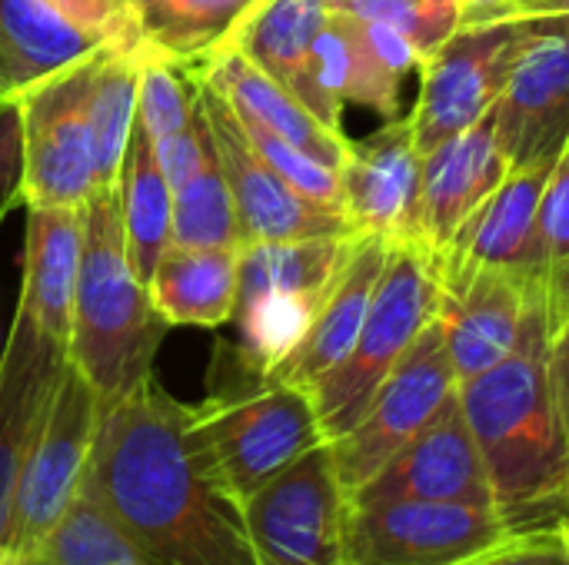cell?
<instances>
[{
    "label": "cell",
    "instance_id": "cell-12",
    "mask_svg": "<svg viewBox=\"0 0 569 565\" xmlns=\"http://www.w3.org/2000/svg\"><path fill=\"white\" fill-rule=\"evenodd\" d=\"M527 20L460 27L420 70V97L410 127L420 153L480 123L503 93L513 57L523 43Z\"/></svg>",
    "mask_w": 569,
    "mask_h": 565
},
{
    "label": "cell",
    "instance_id": "cell-10",
    "mask_svg": "<svg viewBox=\"0 0 569 565\" xmlns=\"http://www.w3.org/2000/svg\"><path fill=\"white\" fill-rule=\"evenodd\" d=\"M197 103L213 143V157L233 193L243 243H277V240H307V236H343L353 233L343 210L313 203L297 193L277 170H270L260 153L250 147L233 107L227 97L197 70Z\"/></svg>",
    "mask_w": 569,
    "mask_h": 565
},
{
    "label": "cell",
    "instance_id": "cell-5",
    "mask_svg": "<svg viewBox=\"0 0 569 565\" xmlns=\"http://www.w3.org/2000/svg\"><path fill=\"white\" fill-rule=\"evenodd\" d=\"M193 430L240 503L327 443L310 393L257 373L193 406Z\"/></svg>",
    "mask_w": 569,
    "mask_h": 565
},
{
    "label": "cell",
    "instance_id": "cell-11",
    "mask_svg": "<svg viewBox=\"0 0 569 565\" xmlns=\"http://www.w3.org/2000/svg\"><path fill=\"white\" fill-rule=\"evenodd\" d=\"M100 420V396L87 376L67 360L53 390L43 430L27 456V466L13 496L10 549L30 556L43 536L57 526L63 509L80 490L93 433Z\"/></svg>",
    "mask_w": 569,
    "mask_h": 565
},
{
    "label": "cell",
    "instance_id": "cell-44",
    "mask_svg": "<svg viewBox=\"0 0 569 565\" xmlns=\"http://www.w3.org/2000/svg\"><path fill=\"white\" fill-rule=\"evenodd\" d=\"M530 27L569 33V0H530L520 13Z\"/></svg>",
    "mask_w": 569,
    "mask_h": 565
},
{
    "label": "cell",
    "instance_id": "cell-20",
    "mask_svg": "<svg viewBox=\"0 0 569 565\" xmlns=\"http://www.w3.org/2000/svg\"><path fill=\"white\" fill-rule=\"evenodd\" d=\"M330 17L327 0H257L217 50H237L277 83H283L303 107L330 130L343 133V113H337L313 80V40ZM213 50V53H217ZM210 53V57H213Z\"/></svg>",
    "mask_w": 569,
    "mask_h": 565
},
{
    "label": "cell",
    "instance_id": "cell-8",
    "mask_svg": "<svg viewBox=\"0 0 569 565\" xmlns=\"http://www.w3.org/2000/svg\"><path fill=\"white\" fill-rule=\"evenodd\" d=\"M257 565H347V493L330 443L243 503Z\"/></svg>",
    "mask_w": 569,
    "mask_h": 565
},
{
    "label": "cell",
    "instance_id": "cell-27",
    "mask_svg": "<svg viewBox=\"0 0 569 565\" xmlns=\"http://www.w3.org/2000/svg\"><path fill=\"white\" fill-rule=\"evenodd\" d=\"M360 233L343 236H307L277 243H243L240 246V293L237 306L270 293L327 296L333 280Z\"/></svg>",
    "mask_w": 569,
    "mask_h": 565
},
{
    "label": "cell",
    "instance_id": "cell-6",
    "mask_svg": "<svg viewBox=\"0 0 569 565\" xmlns=\"http://www.w3.org/2000/svg\"><path fill=\"white\" fill-rule=\"evenodd\" d=\"M110 47L63 67L17 97L20 123V203L27 210H80L97 190L90 93Z\"/></svg>",
    "mask_w": 569,
    "mask_h": 565
},
{
    "label": "cell",
    "instance_id": "cell-48",
    "mask_svg": "<svg viewBox=\"0 0 569 565\" xmlns=\"http://www.w3.org/2000/svg\"><path fill=\"white\" fill-rule=\"evenodd\" d=\"M527 3H530V0H527ZM527 3H523V7H527Z\"/></svg>",
    "mask_w": 569,
    "mask_h": 565
},
{
    "label": "cell",
    "instance_id": "cell-28",
    "mask_svg": "<svg viewBox=\"0 0 569 565\" xmlns=\"http://www.w3.org/2000/svg\"><path fill=\"white\" fill-rule=\"evenodd\" d=\"M120 210H123V236L127 256L137 280L147 286L157 260L170 246V223H173V190L153 157L150 137L143 133L140 120L133 123L123 173H120Z\"/></svg>",
    "mask_w": 569,
    "mask_h": 565
},
{
    "label": "cell",
    "instance_id": "cell-7",
    "mask_svg": "<svg viewBox=\"0 0 569 565\" xmlns=\"http://www.w3.org/2000/svg\"><path fill=\"white\" fill-rule=\"evenodd\" d=\"M453 393L457 373L447 353L443 326L433 316L393 373L380 383L360 423L330 443L343 493L353 496L363 483H370L417 433L433 423Z\"/></svg>",
    "mask_w": 569,
    "mask_h": 565
},
{
    "label": "cell",
    "instance_id": "cell-32",
    "mask_svg": "<svg viewBox=\"0 0 569 565\" xmlns=\"http://www.w3.org/2000/svg\"><path fill=\"white\" fill-rule=\"evenodd\" d=\"M30 556L50 565H143L113 516L83 486Z\"/></svg>",
    "mask_w": 569,
    "mask_h": 565
},
{
    "label": "cell",
    "instance_id": "cell-2",
    "mask_svg": "<svg viewBox=\"0 0 569 565\" xmlns=\"http://www.w3.org/2000/svg\"><path fill=\"white\" fill-rule=\"evenodd\" d=\"M477 440L493 509L517 529L557 526L569 516V440L550 380V313L537 303L517 350L457 386Z\"/></svg>",
    "mask_w": 569,
    "mask_h": 565
},
{
    "label": "cell",
    "instance_id": "cell-26",
    "mask_svg": "<svg viewBox=\"0 0 569 565\" xmlns=\"http://www.w3.org/2000/svg\"><path fill=\"white\" fill-rule=\"evenodd\" d=\"M313 80L323 100L343 113V103L370 107L373 113L393 120L400 117V77L383 67L373 53L363 23L330 10L323 30L313 40Z\"/></svg>",
    "mask_w": 569,
    "mask_h": 565
},
{
    "label": "cell",
    "instance_id": "cell-31",
    "mask_svg": "<svg viewBox=\"0 0 569 565\" xmlns=\"http://www.w3.org/2000/svg\"><path fill=\"white\" fill-rule=\"evenodd\" d=\"M323 296L270 293L237 306L240 323V366L257 376H270L307 336Z\"/></svg>",
    "mask_w": 569,
    "mask_h": 565
},
{
    "label": "cell",
    "instance_id": "cell-22",
    "mask_svg": "<svg viewBox=\"0 0 569 565\" xmlns=\"http://www.w3.org/2000/svg\"><path fill=\"white\" fill-rule=\"evenodd\" d=\"M227 100L233 110L247 113L250 120L263 123L270 133L290 140L293 147L307 150L310 157L323 160L327 167L340 170L350 140L340 130H330L320 117H313L300 97H293L283 83H277L270 73H263L257 63H250L237 50H217L207 63L197 67Z\"/></svg>",
    "mask_w": 569,
    "mask_h": 565
},
{
    "label": "cell",
    "instance_id": "cell-15",
    "mask_svg": "<svg viewBox=\"0 0 569 565\" xmlns=\"http://www.w3.org/2000/svg\"><path fill=\"white\" fill-rule=\"evenodd\" d=\"M440 283L443 296L437 320L443 326L457 386L503 363L517 350L530 310L547 303L540 283L493 266L463 270Z\"/></svg>",
    "mask_w": 569,
    "mask_h": 565
},
{
    "label": "cell",
    "instance_id": "cell-42",
    "mask_svg": "<svg viewBox=\"0 0 569 565\" xmlns=\"http://www.w3.org/2000/svg\"><path fill=\"white\" fill-rule=\"evenodd\" d=\"M550 380L569 440V313L550 323Z\"/></svg>",
    "mask_w": 569,
    "mask_h": 565
},
{
    "label": "cell",
    "instance_id": "cell-21",
    "mask_svg": "<svg viewBox=\"0 0 569 565\" xmlns=\"http://www.w3.org/2000/svg\"><path fill=\"white\" fill-rule=\"evenodd\" d=\"M387 253H390V243H383L380 236H357L350 260L343 263L340 276L327 290L307 336L270 373V380L290 383V386H300L310 393L330 370H337L347 360V353L353 350L360 326L367 320Z\"/></svg>",
    "mask_w": 569,
    "mask_h": 565
},
{
    "label": "cell",
    "instance_id": "cell-16",
    "mask_svg": "<svg viewBox=\"0 0 569 565\" xmlns=\"http://www.w3.org/2000/svg\"><path fill=\"white\" fill-rule=\"evenodd\" d=\"M63 363L67 343L47 336L30 310L17 303L0 350V546H10L17 483L43 430Z\"/></svg>",
    "mask_w": 569,
    "mask_h": 565
},
{
    "label": "cell",
    "instance_id": "cell-9",
    "mask_svg": "<svg viewBox=\"0 0 569 565\" xmlns=\"http://www.w3.org/2000/svg\"><path fill=\"white\" fill-rule=\"evenodd\" d=\"M517 529L490 506L347 503V565H460Z\"/></svg>",
    "mask_w": 569,
    "mask_h": 565
},
{
    "label": "cell",
    "instance_id": "cell-46",
    "mask_svg": "<svg viewBox=\"0 0 569 565\" xmlns=\"http://www.w3.org/2000/svg\"><path fill=\"white\" fill-rule=\"evenodd\" d=\"M557 533H560V543H563V549L569 553V516H563V519L557 523Z\"/></svg>",
    "mask_w": 569,
    "mask_h": 565
},
{
    "label": "cell",
    "instance_id": "cell-18",
    "mask_svg": "<svg viewBox=\"0 0 569 565\" xmlns=\"http://www.w3.org/2000/svg\"><path fill=\"white\" fill-rule=\"evenodd\" d=\"M553 167H510L503 183L473 210L440 256V280L493 266L547 290V253L540 236V203Z\"/></svg>",
    "mask_w": 569,
    "mask_h": 565
},
{
    "label": "cell",
    "instance_id": "cell-41",
    "mask_svg": "<svg viewBox=\"0 0 569 565\" xmlns=\"http://www.w3.org/2000/svg\"><path fill=\"white\" fill-rule=\"evenodd\" d=\"M363 23V20H360ZM363 33L373 47V53L383 60V67L390 73H397L400 80L413 70H423V63L430 60L407 33L393 30V27H383V23H363Z\"/></svg>",
    "mask_w": 569,
    "mask_h": 565
},
{
    "label": "cell",
    "instance_id": "cell-43",
    "mask_svg": "<svg viewBox=\"0 0 569 565\" xmlns=\"http://www.w3.org/2000/svg\"><path fill=\"white\" fill-rule=\"evenodd\" d=\"M527 0H460V27H483L517 20Z\"/></svg>",
    "mask_w": 569,
    "mask_h": 565
},
{
    "label": "cell",
    "instance_id": "cell-37",
    "mask_svg": "<svg viewBox=\"0 0 569 565\" xmlns=\"http://www.w3.org/2000/svg\"><path fill=\"white\" fill-rule=\"evenodd\" d=\"M50 3L110 50L140 53L147 47L133 0H50Z\"/></svg>",
    "mask_w": 569,
    "mask_h": 565
},
{
    "label": "cell",
    "instance_id": "cell-3",
    "mask_svg": "<svg viewBox=\"0 0 569 565\" xmlns=\"http://www.w3.org/2000/svg\"><path fill=\"white\" fill-rule=\"evenodd\" d=\"M163 330L167 323L127 256L120 183L97 186L83 203V246L67 360L87 376L100 403H110L153 376Z\"/></svg>",
    "mask_w": 569,
    "mask_h": 565
},
{
    "label": "cell",
    "instance_id": "cell-40",
    "mask_svg": "<svg viewBox=\"0 0 569 565\" xmlns=\"http://www.w3.org/2000/svg\"><path fill=\"white\" fill-rule=\"evenodd\" d=\"M460 565H569V553L560 543L557 526H543L513 533L510 539L463 559Z\"/></svg>",
    "mask_w": 569,
    "mask_h": 565
},
{
    "label": "cell",
    "instance_id": "cell-23",
    "mask_svg": "<svg viewBox=\"0 0 569 565\" xmlns=\"http://www.w3.org/2000/svg\"><path fill=\"white\" fill-rule=\"evenodd\" d=\"M97 50L103 43L50 0H0V107Z\"/></svg>",
    "mask_w": 569,
    "mask_h": 565
},
{
    "label": "cell",
    "instance_id": "cell-25",
    "mask_svg": "<svg viewBox=\"0 0 569 565\" xmlns=\"http://www.w3.org/2000/svg\"><path fill=\"white\" fill-rule=\"evenodd\" d=\"M147 293L167 326L217 330L233 320L240 293V250L167 246Z\"/></svg>",
    "mask_w": 569,
    "mask_h": 565
},
{
    "label": "cell",
    "instance_id": "cell-34",
    "mask_svg": "<svg viewBox=\"0 0 569 565\" xmlns=\"http://www.w3.org/2000/svg\"><path fill=\"white\" fill-rule=\"evenodd\" d=\"M197 113V73L160 57L157 50H140V83H137V120L150 140H163L183 130Z\"/></svg>",
    "mask_w": 569,
    "mask_h": 565
},
{
    "label": "cell",
    "instance_id": "cell-33",
    "mask_svg": "<svg viewBox=\"0 0 569 565\" xmlns=\"http://www.w3.org/2000/svg\"><path fill=\"white\" fill-rule=\"evenodd\" d=\"M170 246L193 250H240V220L227 176L210 153L203 170L173 190Z\"/></svg>",
    "mask_w": 569,
    "mask_h": 565
},
{
    "label": "cell",
    "instance_id": "cell-1",
    "mask_svg": "<svg viewBox=\"0 0 569 565\" xmlns=\"http://www.w3.org/2000/svg\"><path fill=\"white\" fill-rule=\"evenodd\" d=\"M80 486L143 565H257L247 509L193 430V406L147 376L100 420Z\"/></svg>",
    "mask_w": 569,
    "mask_h": 565
},
{
    "label": "cell",
    "instance_id": "cell-47",
    "mask_svg": "<svg viewBox=\"0 0 569 565\" xmlns=\"http://www.w3.org/2000/svg\"><path fill=\"white\" fill-rule=\"evenodd\" d=\"M20 565H50V563H47V559H40V556H23Z\"/></svg>",
    "mask_w": 569,
    "mask_h": 565
},
{
    "label": "cell",
    "instance_id": "cell-36",
    "mask_svg": "<svg viewBox=\"0 0 569 565\" xmlns=\"http://www.w3.org/2000/svg\"><path fill=\"white\" fill-rule=\"evenodd\" d=\"M227 103H230V100H227ZM233 113H237V120H240V127H243V133H247L250 147L260 153V160H263L270 170H277V173H280L293 190H297V193L310 196L313 203H323V206L343 210V196H340V170L327 167L323 160L310 157L307 150L293 147L290 140H283V137L270 133L263 123L250 120L247 113H240V110H233Z\"/></svg>",
    "mask_w": 569,
    "mask_h": 565
},
{
    "label": "cell",
    "instance_id": "cell-24",
    "mask_svg": "<svg viewBox=\"0 0 569 565\" xmlns=\"http://www.w3.org/2000/svg\"><path fill=\"white\" fill-rule=\"evenodd\" d=\"M83 246V206L27 210V246L20 300L40 330L60 343H70L73 290Z\"/></svg>",
    "mask_w": 569,
    "mask_h": 565
},
{
    "label": "cell",
    "instance_id": "cell-17",
    "mask_svg": "<svg viewBox=\"0 0 569 565\" xmlns=\"http://www.w3.org/2000/svg\"><path fill=\"white\" fill-rule=\"evenodd\" d=\"M387 500L467 503L493 509V490L457 393L423 433H417L370 483L347 496V503L357 506Z\"/></svg>",
    "mask_w": 569,
    "mask_h": 565
},
{
    "label": "cell",
    "instance_id": "cell-38",
    "mask_svg": "<svg viewBox=\"0 0 569 565\" xmlns=\"http://www.w3.org/2000/svg\"><path fill=\"white\" fill-rule=\"evenodd\" d=\"M150 147H153V157H157L170 190H180L190 176H197L203 170V163L210 160V153H213L200 103H197L193 120L183 130H177V133H170L163 140H150Z\"/></svg>",
    "mask_w": 569,
    "mask_h": 565
},
{
    "label": "cell",
    "instance_id": "cell-30",
    "mask_svg": "<svg viewBox=\"0 0 569 565\" xmlns=\"http://www.w3.org/2000/svg\"><path fill=\"white\" fill-rule=\"evenodd\" d=\"M137 83H140V53L107 50L97 67L93 93H90L97 186L120 183L123 153L137 123Z\"/></svg>",
    "mask_w": 569,
    "mask_h": 565
},
{
    "label": "cell",
    "instance_id": "cell-4",
    "mask_svg": "<svg viewBox=\"0 0 569 565\" xmlns=\"http://www.w3.org/2000/svg\"><path fill=\"white\" fill-rule=\"evenodd\" d=\"M440 296L437 256L417 243L390 246L353 350L310 390L327 443L347 436L360 423L380 383L437 316Z\"/></svg>",
    "mask_w": 569,
    "mask_h": 565
},
{
    "label": "cell",
    "instance_id": "cell-35",
    "mask_svg": "<svg viewBox=\"0 0 569 565\" xmlns=\"http://www.w3.org/2000/svg\"><path fill=\"white\" fill-rule=\"evenodd\" d=\"M330 10L407 33L433 57L460 30V0H327Z\"/></svg>",
    "mask_w": 569,
    "mask_h": 565
},
{
    "label": "cell",
    "instance_id": "cell-39",
    "mask_svg": "<svg viewBox=\"0 0 569 565\" xmlns=\"http://www.w3.org/2000/svg\"><path fill=\"white\" fill-rule=\"evenodd\" d=\"M540 236L547 253V276L569 263V147L553 163L540 203Z\"/></svg>",
    "mask_w": 569,
    "mask_h": 565
},
{
    "label": "cell",
    "instance_id": "cell-19",
    "mask_svg": "<svg viewBox=\"0 0 569 565\" xmlns=\"http://www.w3.org/2000/svg\"><path fill=\"white\" fill-rule=\"evenodd\" d=\"M507 173H510V157L500 143L493 113H487L470 130L423 153L420 246L430 250L437 263L453 243L457 230L503 183Z\"/></svg>",
    "mask_w": 569,
    "mask_h": 565
},
{
    "label": "cell",
    "instance_id": "cell-45",
    "mask_svg": "<svg viewBox=\"0 0 569 565\" xmlns=\"http://www.w3.org/2000/svg\"><path fill=\"white\" fill-rule=\"evenodd\" d=\"M20 553H13L10 546H0V565H20Z\"/></svg>",
    "mask_w": 569,
    "mask_h": 565
},
{
    "label": "cell",
    "instance_id": "cell-29",
    "mask_svg": "<svg viewBox=\"0 0 569 565\" xmlns=\"http://www.w3.org/2000/svg\"><path fill=\"white\" fill-rule=\"evenodd\" d=\"M257 0H133L143 40L180 67H200Z\"/></svg>",
    "mask_w": 569,
    "mask_h": 565
},
{
    "label": "cell",
    "instance_id": "cell-13",
    "mask_svg": "<svg viewBox=\"0 0 569 565\" xmlns=\"http://www.w3.org/2000/svg\"><path fill=\"white\" fill-rule=\"evenodd\" d=\"M490 113L510 167H553L560 160L569 147V33L527 23Z\"/></svg>",
    "mask_w": 569,
    "mask_h": 565
},
{
    "label": "cell",
    "instance_id": "cell-14",
    "mask_svg": "<svg viewBox=\"0 0 569 565\" xmlns=\"http://www.w3.org/2000/svg\"><path fill=\"white\" fill-rule=\"evenodd\" d=\"M420 180L423 153L410 117L387 120L377 133L353 143L340 167L343 216L353 233L380 236L390 246H420Z\"/></svg>",
    "mask_w": 569,
    "mask_h": 565
}]
</instances>
